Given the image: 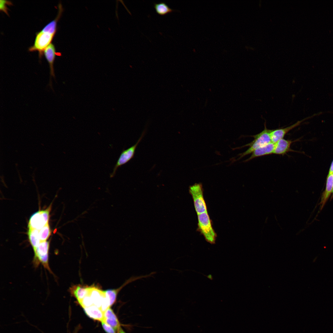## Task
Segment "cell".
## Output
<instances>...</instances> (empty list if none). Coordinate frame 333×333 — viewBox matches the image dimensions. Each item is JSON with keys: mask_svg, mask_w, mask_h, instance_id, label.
<instances>
[{"mask_svg": "<svg viewBox=\"0 0 333 333\" xmlns=\"http://www.w3.org/2000/svg\"><path fill=\"white\" fill-rule=\"evenodd\" d=\"M50 242L45 241L41 242L37 247L33 250L34 256L33 260V264L37 267L41 263L44 268L53 274L49 265V251Z\"/></svg>", "mask_w": 333, "mask_h": 333, "instance_id": "3957f363", "label": "cell"}, {"mask_svg": "<svg viewBox=\"0 0 333 333\" xmlns=\"http://www.w3.org/2000/svg\"><path fill=\"white\" fill-rule=\"evenodd\" d=\"M51 205L46 209L39 210L31 216L28 224V228L39 230L49 223V214Z\"/></svg>", "mask_w": 333, "mask_h": 333, "instance_id": "5b68a950", "label": "cell"}, {"mask_svg": "<svg viewBox=\"0 0 333 333\" xmlns=\"http://www.w3.org/2000/svg\"><path fill=\"white\" fill-rule=\"evenodd\" d=\"M86 314L90 318L101 322L103 319L104 312L94 305L83 308Z\"/></svg>", "mask_w": 333, "mask_h": 333, "instance_id": "e0dca14e", "label": "cell"}, {"mask_svg": "<svg viewBox=\"0 0 333 333\" xmlns=\"http://www.w3.org/2000/svg\"><path fill=\"white\" fill-rule=\"evenodd\" d=\"M79 304L83 308L88 307L94 305L92 298L88 294L86 295L79 303Z\"/></svg>", "mask_w": 333, "mask_h": 333, "instance_id": "44dd1931", "label": "cell"}, {"mask_svg": "<svg viewBox=\"0 0 333 333\" xmlns=\"http://www.w3.org/2000/svg\"><path fill=\"white\" fill-rule=\"evenodd\" d=\"M89 294L93 305L101 308L102 302L106 297L105 291L94 286H90Z\"/></svg>", "mask_w": 333, "mask_h": 333, "instance_id": "8fae6325", "label": "cell"}, {"mask_svg": "<svg viewBox=\"0 0 333 333\" xmlns=\"http://www.w3.org/2000/svg\"><path fill=\"white\" fill-rule=\"evenodd\" d=\"M194 207L197 215L207 212V208L203 196V189L201 183H195L189 187Z\"/></svg>", "mask_w": 333, "mask_h": 333, "instance_id": "277c9868", "label": "cell"}, {"mask_svg": "<svg viewBox=\"0 0 333 333\" xmlns=\"http://www.w3.org/2000/svg\"><path fill=\"white\" fill-rule=\"evenodd\" d=\"M12 5L11 2L6 0H0V10L8 15L7 6Z\"/></svg>", "mask_w": 333, "mask_h": 333, "instance_id": "7402d4cb", "label": "cell"}, {"mask_svg": "<svg viewBox=\"0 0 333 333\" xmlns=\"http://www.w3.org/2000/svg\"><path fill=\"white\" fill-rule=\"evenodd\" d=\"M294 141L281 139L275 143L273 154L284 155L289 151H294L290 149V146Z\"/></svg>", "mask_w": 333, "mask_h": 333, "instance_id": "2e32d148", "label": "cell"}, {"mask_svg": "<svg viewBox=\"0 0 333 333\" xmlns=\"http://www.w3.org/2000/svg\"><path fill=\"white\" fill-rule=\"evenodd\" d=\"M27 235L29 242L34 250L41 242L39 237V230L28 228Z\"/></svg>", "mask_w": 333, "mask_h": 333, "instance_id": "ac0fdd59", "label": "cell"}, {"mask_svg": "<svg viewBox=\"0 0 333 333\" xmlns=\"http://www.w3.org/2000/svg\"><path fill=\"white\" fill-rule=\"evenodd\" d=\"M117 333H126L124 331L122 328L121 327Z\"/></svg>", "mask_w": 333, "mask_h": 333, "instance_id": "d4e9b609", "label": "cell"}, {"mask_svg": "<svg viewBox=\"0 0 333 333\" xmlns=\"http://www.w3.org/2000/svg\"><path fill=\"white\" fill-rule=\"evenodd\" d=\"M103 320L112 327L117 333L121 327L118 318L110 307L104 312Z\"/></svg>", "mask_w": 333, "mask_h": 333, "instance_id": "4fadbf2b", "label": "cell"}, {"mask_svg": "<svg viewBox=\"0 0 333 333\" xmlns=\"http://www.w3.org/2000/svg\"><path fill=\"white\" fill-rule=\"evenodd\" d=\"M145 131L142 133L137 142L134 145L122 151L113 169V171L110 174V178L113 177L116 174L117 169L130 161L134 157L136 148L144 136Z\"/></svg>", "mask_w": 333, "mask_h": 333, "instance_id": "52a82bcc", "label": "cell"}, {"mask_svg": "<svg viewBox=\"0 0 333 333\" xmlns=\"http://www.w3.org/2000/svg\"><path fill=\"white\" fill-rule=\"evenodd\" d=\"M332 194L331 196V199H333V190H332Z\"/></svg>", "mask_w": 333, "mask_h": 333, "instance_id": "484cf974", "label": "cell"}, {"mask_svg": "<svg viewBox=\"0 0 333 333\" xmlns=\"http://www.w3.org/2000/svg\"><path fill=\"white\" fill-rule=\"evenodd\" d=\"M43 52L49 64L50 69L49 86L53 90L52 78H53L54 79H56L53 65L56 55L55 48L54 45L51 43L44 50Z\"/></svg>", "mask_w": 333, "mask_h": 333, "instance_id": "9c48e42d", "label": "cell"}, {"mask_svg": "<svg viewBox=\"0 0 333 333\" xmlns=\"http://www.w3.org/2000/svg\"><path fill=\"white\" fill-rule=\"evenodd\" d=\"M265 123L264 130L260 133L251 136L254 138V139L251 142L243 146H249V147L246 151L239 154L240 157L238 159L252 153L256 149L272 142L270 133L272 130L268 129Z\"/></svg>", "mask_w": 333, "mask_h": 333, "instance_id": "7a4b0ae2", "label": "cell"}, {"mask_svg": "<svg viewBox=\"0 0 333 333\" xmlns=\"http://www.w3.org/2000/svg\"><path fill=\"white\" fill-rule=\"evenodd\" d=\"M274 147L275 143L272 142L260 147L254 150L251 156L244 162H248L256 158L273 154Z\"/></svg>", "mask_w": 333, "mask_h": 333, "instance_id": "5bb4252c", "label": "cell"}, {"mask_svg": "<svg viewBox=\"0 0 333 333\" xmlns=\"http://www.w3.org/2000/svg\"><path fill=\"white\" fill-rule=\"evenodd\" d=\"M89 288L90 286L81 285H74L69 288V292L79 303L88 294Z\"/></svg>", "mask_w": 333, "mask_h": 333, "instance_id": "9a60e30c", "label": "cell"}, {"mask_svg": "<svg viewBox=\"0 0 333 333\" xmlns=\"http://www.w3.org/2000/svg\"><path fill=\"white\" fill-rule=\"evenodd\" d=\"M154 6L156 12L161 16H164L175 11V10L170 8L164 2L154 3Z\"/></svg>", "mask_w": 333, "mask_h": 333, "instance_id": "d6986e66", "label": "cell"}, {"mask_svg": "<svg viewBox=\"0 0 333 333\" xmlns=\"http://www.w3.org/2000/svg\"><path fill=\"white\" fill-rule=\"evenodd\" d=\"M333 173V161L331 164V166L329 169V173Z\"/></svg>", "mask_w": 333, "mask_h": 333, "instance_id": "cb8c5ba5", "label": "cell"}, {"mask_svg": "<svg viewBox=\"0 0 333 333\" xmlns=\"http://www.w3.org/2000/svg\"><path fill=\"white\" fill-rule=\"evenodd\" d=\"M51 234V230L49 223L39 230V235L41 241H47Z\"/></svg>", "mask_w": 333, "mask_h": 333, "instance_id": "ffe728a7", "label": "cell"}, {"mask_svg": "<svg viewBox=\"0 0 333 333\" xmlns=\"http://www.w3.org/2000/svg\"><path fill=\"white\" fill-rule=\"evenodd\" d=\"M198 230L206 240L211 244L215 243L217 235L213 228L208 212L197 215Z\"/></svg>", "mask_w": 333, "mask_h": 333, "instance_id": "6da1fadb", "label": "cell"}, {"mask_svg": "<svg viewBox=\"0 0 333 333\" xmlns=\"http://www.w3.org/2000/svg\"><path fill=\"white\" fill-rule=\"evenodd\" d=\"M155 273V272H153L148 275L139 276L132 277L126 281L119 288L116 289H108L105 291L106 295L109 301L110 307L112 306L115 302L118 294L124 286H125L128 284L137 280L140 279L142 278H146L151 277L152 274H153Z\"/></svg>", "mask_w": 333, "mask_h": 333, "instance_id": "ba28073f", "label": "cell"}, {"mask_svg": "<svg viewBox=\"0 0 333 333\" xmlns=\"http://www.w3.org/2000/svg\"><path fill=\"white\" fill-rule=\"evenodd\" d=\"M55 35L42 30L37 33L34 44L29 48V51H38L39 55L42 56L44 50L51 43Z\"/></svg>", "mask_w": 333, "mask_h": 333, "instance_id": "8992f818", "label": "cell"}, {"mask_svg": "<svg viewBox=\"0 0 333 333\" xmlns=\"http://www.w3.org/2000/svg\"><path fill=\"white\" fill-rule=\"evenodd\" d=\"M306 118H307L298 121L295 123L283 128L272 130L270 133L271 142L274 143L279 140L283 138L286 134L299 125L304 120L306 119Z\"/></svg>", "mask_w": 333, "mask_h": 333, "instance_id": "30bf717a", "label": "cell"}, {"mask_svg": "<svg viewBox=\"0 0 333 333\" xmlns=\"http://www.w3.org/2000/svg\"><path fill=\"white\" fill-rule=\"evenodd\" d=\"M101 322L103 329L106 333H117L112 327L106 323L104 320H103Z\"/></svg>", "mask_w": 333, "mask_h": 333, "instance_id": "603a6c76", "label": "cell"}, {"mask_svg": "<svg viewBox=\"0 0 333 333\" xmlns=\"http://www.w3.org/2000/svg\"><path fill=\"white\" fill-rule=\"evenodd\" d=\"M333 189V173L327 175L325 190L323 192L319 204L320 210H322L330 198Z\"/></svg>", "mask_w": 333, "mask_h": 333, "instance_id": "7c38bea8", "label": "cell"}]
</instances>
